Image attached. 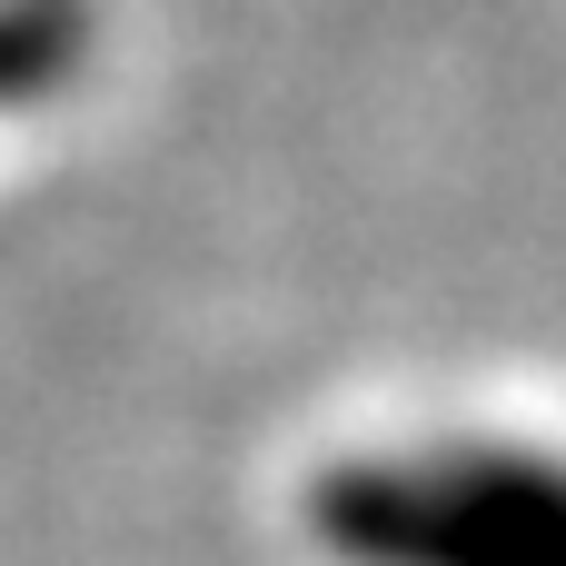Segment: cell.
I'll return each mask as SVG.
<instances>
[{"mask_svg":"<svg viewBox=\"0 0 566 566\" xmlns=\"http://www.w3.org/2000/svg\"><path fill=\"white\" fill-rule=\"evenodd\" d=\"M318 547L348 566H537L527 547H507L468 497H448L428 468H328L308 497Z\"/></svg>","mask_w":566,"mask_h":566,"instance_id":"cell-1","label":"cell"}]
</instances>
